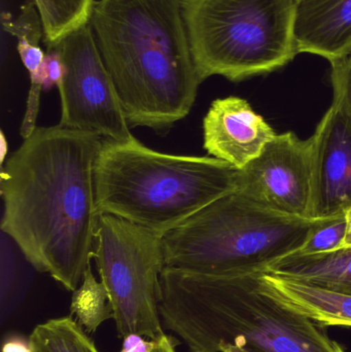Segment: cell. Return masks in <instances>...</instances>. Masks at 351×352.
<instances>
[{
    "label": "cell",
    "instance_id": "1",
    "mask_svg": "<svg viewBox=\"0 0 351 352\" xmlns=\"http://www.w3.org/2000/svg\"><path fill=\"white\" fill-rule=\"evenodd\" d=\"M103 138L36 127L1 166V231L38 272L68 291L91 264L100 213L94 169Z\"/></svg>",
    "mask_w": 351,
    "mask_h": 352
},
{
    "label": "cell",
    "instance_id": "2",
    "mask_svg": "<svg viewBox=\"0 0 351 352\" xmlns=\"http://www.w3.org/2000/svg\"><path fill=\"white\" fill-rule=\"evenodd\" d=\"M89 24L130 126L165 133L189 115L201 80L181 0H99Z\"/></svg>",
    "mask_w": 351,
    "mask_h": 352
},
{
    "label": "cell",
    "instance_id": "3",
    "mask_svg": "<svg viewBox=\"0 0 351 352\" xmlns=\"http://www.w3.org/2000/svg\"><path fill=\"white\" fill-rule=\"evenodd\" d=\"M261 274L165 267L159 304L165 328L191 352H346L324 327L270 296Z\"/></svg>",
    "mask_w": 351,
    "mask_h": 352
},
{
    "label": "cell",
    "instance_id": "4",
    "mask_svg": "<svg viewBox=\"0 0 351 352\" xmlns=\"http://www.w3.org/2000/svg\"><path fill=\"white\" fill-rule=\"evenodd\" d=\"M239 177V169L214 157L157 152L134 136L103 138L94 169L97 209L163 237L238 190Z\"/></svg>",
    "mask_w": 351,
    "mask_h": 352
},
{
    "label": "cell",
    "instance_id": "5",
    "mask_svg": "<svg viewBox=\"0 0 351 352\" xmlns=\"http://www.w3.org/2000/svg\"><path fill=\"white\" fill-rule=\"evenodd\" d=\"M319 221L268 210L236 190L163 236L165 267L210 275L266 272L298 252Z\"/></svg>",
    "mask_w": 351,
    "mask_h": 352
},
{
    "label": "cell",
    "instance_id": "6",
    "mask_svg": "<svg viewBox=\"0 0 351 352\" xmlns=\"http://www.w3.org/2000/svg\"><path fill=\"white\" fill-rule=\"evenodd\" d=\"M196 70L240 82L296 57L295 0H181Z\"/></svg>",
    "mask_w": 351,
    "mask_h": 352
},
{
    "label": "cell",
    "instance_id": "7",
    "mask_svg": "<svg viewBox=\"0 0 351 352\" xmlns=\"http://www.w3.org/2000/svg\"><path fill=\"white\" fill-rule=\"evenodd\" d=\"M93 258L113 308L121 338L136 333L165 336L159 311L165 268L162 237L130 221L101 214Z\"/></svg>",
    "mask_w": 351,
    "mask_h": 352
},
{
    "label": "cell",
    "instance_id": "8",
    "mask_svg": "<svg viewBox=\"0 0 351 352\" xmlns=\"http://www.w3.org/2000/svg\"><path fill=\"white\" fill-rule=\"evenodd\" d=\"M54 47L61 54L64 76L60 82L59 125L102 138H131L130 125L109 72L95 43L90 24L62 37Z\"/></svg>",
    "mask_w": 351,
    "mask_h": 352
},
{
    "label": "cell",
    "instance_id": "9",
    "mask_svg": "<svg viewBox=\"0 0 351 352\" xmlns=\"http://www.w3.org/2000/svg\"><path fill=\"white\" fill-rule=\"evenodd\" d=\"M238 190L260 206L300 219H313L310 138L276 134L261 154L240 169Z\"/></svg>",
    "mask_w": 351,
    "mask_h": 352
},
{
    "label": "cell",
    "instance_id": "10",
    "mask_svg": "<svg viewBox=\"0 0 351 352\" xmlns=\"http://www.w3.org/2000/svg\"><path fill=\"white\" fill-rule=\"evenodd\" d=\"M313 148L311 217L331 219L351 208V109L333 102L310 138Z\"/></svg>",
    "mask_w": 351,
    "mask_h": 352
},
{
    "label": "cell",
    "instance_id": "11",
    "mask_svg": "<svg viewBox=\"0 0 351 352\" xmlns=\"http://www.w3.org/2000/svg\"><path fill=\"white\" fill-rule=\"evenodd\" d=\"M276 133L245 99H216L203 119V148L235 168L255 160Z\"/></svg>",
    "mask_w": 351,
    "mask_h": 352
},
{
    "label": "cell",
    "instance_id": "12",
    "mask_svg": "<svg viewBox=\"0 0 351 352\" xmlns=\"http://www.w3.org/2000/svg\"><path fill=\"white\" fill-rule=\"evenodd\" d=\"M294 41L297 52L330 62L351 52V0H295Z\"/></svg>",
    "mask_w": 351,
    "mask_h": 352
},
{
    "label": "cell",
    "instance_id": "13",
    "mask_svg": "<svg viewBox=\"0 0 351 352\" xmlns=\"http://www.w3.org/2000/svg\"><path fill=\"white\" fill-rule=\"evenodd\" d=\"M261 281L274 299L315 324L351 327V295L267 272L262 273Z\"/></svg>",
    "mask_w": 351,
    "mask_h": 352
},
{
    "label": "cell",
    "instance_id": "14",
    "mask_svg": "<svg viewBox=\"0 0 351 352\" xmlns=\"http://www.w3.org/2000/svg\"><path fill=\"white\" fill-rule=\"evenodd\" d=\"M267 273L351 295V248L317 254H291Z\"/></svg>",
    "mask_w": 351,
    "mask_h": 352
},
{
    "label": "cell",
    "instance_id": "15",
    "mask_svg": "<svg viewBox=\"0 0 351 352\" xmlns=\"http://www.w3.org/2000/svg\"><path fill=\"white\" fill-rule=\"evenodd\" d=\"M29 341L32 352H100L72 316L52 318L38 324Z\"/></svg>",
    "mask_w": 351,
    "mask_h": 352
},
{
    "label": "cell",
    "instance_id": "16",
    "mask_svg": "<svg viewBox=\"0 0 351 352\" xmlns=\"http://www.w3.org/2000/svg\"><path fill=\"white\" fill-rule=\"evenodd\" d=\"M47 45L88 24L95 0H33Z\"/></svg>",
    "mask_w": 351,
    "mask_h": 352
},
{
    "label": "cell",
    "instance_id": "17",
    "mask_svg": "<svg viewBox=\"0 0 351 352\" xmlns=\"http://www.w3.org/2000/svg\"><path fill=\"white\" fill-rule=\"evenodd\" d=\"M70 311L87 333L96 332L103 322L113 318L109 293L93 274L91 264L84 271L82 285L73 292Z\"/></svg>",
    "mask_w": 351,
    "mask_h": 352
},
{
    "label": "cell",
    "instance_id": "18",
    "mask_svg": "<svg viewBox=\"0 0 351 352\" xmlns=\"http://www.w3.org/2000/svg\"><path fill=\"white\" fill-rule=\"evenodd\" d=\"M348 233L346 213L319 221L306 243L297 254H317L335 252L343 248Z\"/></svg>",
    "mask_w": 351,
    "mask_h": 352
},
{
    "label": "cell",
    "instance_id": "19",
    "mask_svg": "<svg viewBox=\"0 0 351 352\" xmlns=\"http://www.w3.org/2000/svg\"><path fill=\"white\" fill-rule=\"evenodd\" d=\"M63 76L64 64L61 54L56 47H47V52L38 72L30 76L31 82L41 84L43 90L47 91L53 87L59 86Z\"/></svg>",
    "mask_w": 351,
    "mask_h": 352
},
{
    "label": "cell",
    "instance_id": "20",
    "mask_svg": "<svg viewBox=\"0 0 351 352\" xmlns=\"http://www.w3.org/2000/svg\"><path fill=\"white\" fill-rule=\"evenodd\" d=\"M41 19L37 18L36 12L32 4L23 6L22 12L16 21L3 20L6 30L18 37V39H27L33 43H39L41 37Z\"/></svg>",
    "mask_w": 351,
    "mask_h": 352
},
{
    "label": "cell",
    "instance_id": "21",
    "mask_svg": "<svg viewBox=\"0 0 351 352\" xmlns=\"http://www.w3.org/2000/svg\"><path fill=\"white\" fill-rule=\"evenodd\" d=\"M334 95L343 99L351 109V52L339 61L332 63Z\"/></svg>",
    "mask_w": 351,
    "mask_h": 352
},
{
    "label": "cell",
    "instance_id": "22",
    "mask_svg": "<svg viewBox=\"0 0 351 352\" xmlns=\"http://www.w3.org/2000/svg\"><path fill=\"white\" fill-rule=\"evenodd\" d=\"M18 52L29 74L33 76L38 72L45 57V53L41 49L38 43H33L27 39H19Z\"/></svg>",
    "mask_w": 351,
    "mask_h": 352
},
{
    "label": "cell",
    "instance_id": "23",
    "mask_svg": "<svg viewBox=\"0 0 351 352\" xmlns=\"http://www.w3.org/2000/svg\"><path fill=\"white\" fill-rule=\"evenodd\" d=\"M123 339V345L120 352H152L160 342V339L152 340L136 333H131Z\"/></svg>",
    "mask_w": 351,
    "mask_h": 352
},
{
    "label": "cell",
    "instance_id": "24",
    "mask_svg": "<svg viewBox=\"0 0 351 352\" xmlns=\"http://www.w3.org/2000/svg\"><path fill=\"white\" fill-rule=\"evenodd\" d=\"M2 352H32L30 341L21 336L8 337L4 341Z\"/></svg>",
    "mask_w": 351,
    "mask_h": 352
},
{
    "label": "cell",
    "instance_id": "25",
    "mask_svg": "<svg viewBox=\"0 0 351 352\" xmlns=\"http://www.w3.org/2000/svg\"><path fill=\"white\" fill-rule=\"evenodd\" d=\"M152 352H177V344L174 343V339L165 335L160 339L158 347Z\"/></svg>",
    "mask_w": 351,
    "mask_h": 352
},
{
    "label": "cell",
    "instance_id": "26",
    "mask_svg": "<svg viewBox=\"0 0 351 352\" xmlns=\"http://www.w3.org/2000/svg\"><path fill=\"white\" fill-rule=\"evenodd\" d=\"M346 221H348V233H346V241L343 248H351V208L346 212Z\"/></svg>",
    "mask_w": 351,
    "mask_h": 352
},
{
    "label": "cell",
    "instance_id": "27",
    "mask_svg": "<svg viewBox=\"0 0 351 352\" xmlns=\"http://www.w3.org/2000/svg\"><path fill=\"white\" fill-rule=\"evenodd\" d=\"M0 146H1V157H0V160H1V166H3L4 161H5L6 155H8V140H6L5 135H4L3 132L0 133Z\"/></svg>",
    "mask_w": 351,
    "mask_h": 352
}]
</instances>
